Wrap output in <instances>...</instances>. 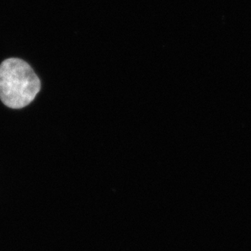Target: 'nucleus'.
Returning a JSON list of instances; mask_svg holds the SVG:
<instances>
[{
	"label": "nucleus",
	"instance_id": "obj_1",
	"mask_svg": "<svg viewBox=\"0 0 251 251\" xmlns=\"http://www.w3.org/2000/svg\"><path fill=\"white\" fill-rule=\"evenodd\" d=\"M41 88V82L29 65L10 58L0 65V100L11 109L30 104Z\"/></svg>",
	"mask_w": 251,
	"mask_h": 251
}]
</instances>
